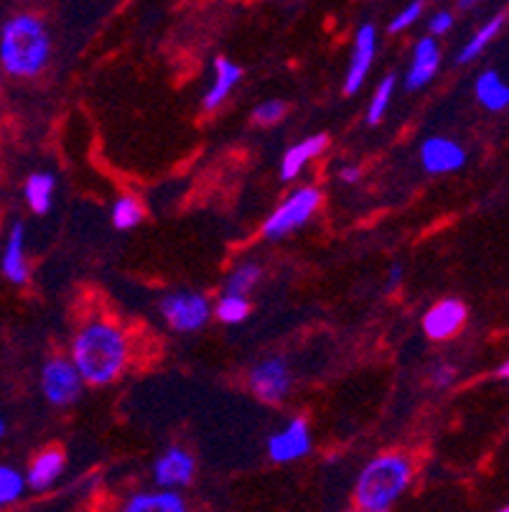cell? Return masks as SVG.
Here are the masks:
<instances>
[{
	"label": "cell",
	"instance_id": "obj_1",
	"mask_svg": "<svg viewBox=\"0 0 509 512\" xmlns=\"http://www.w3.org/2000/svg\"><path fill=\"white\" fill-rule=\"evenodd\" d=\"M128 362V339L110 321H90L72 342V365L82 383L107 385Z\"/></svg>",
	"mask_w": 509,
	"mask_h": 512
},
{
	"label": "cell",
	"instance_id": "obj_2",
	"mask_svg": "<svg viewBox=\"0 0 509 512\" xmlns=\"http://www.w3.org/2000/svg\"><path fill=\"white\" fill-rule=\"evenodd\" d=\"M51 36L31 13L11 16L0 29V69L16 79H31L49 64Z\"/></svg>",
	"mask_w": 509,
	"mask_h": 512
},
{
	"label": "cell",
	"instance_id": "obj_3",
	"mask_svg": "<svg viewBox=\"0 0 509 512\" xmlns=\"http://www.w3.org/2000/svg\"><path fill=\"white\" fill-rule=\"evenodd\" d=\"M413 469L405 456L385 454L372 459L367 467L359 472L357 487H354V502L357 510L387 512L390 505L408 490Z\"/></svg>",
	"mask_w": 509,
	"mask_h": 512
},
{
	"label": "cell",
	"instance_id": "obj_4",
	"mask_svg": "<svg viewBox=\"0 0 509 512\" xmlns=\"http://www.w3.org/2000/svg\"><path fill=\"white\" fill-rule=\"evenodd\" d=\"M321 204V192L314 189V186H303V189H296L286 202L280 204L273 214L263 225V235L268 240H280L286 237L288 232L298 230V227L306 225L311 220V214L319 209Z\"/></svg>",
	"mask_w": 509,
	"mask_h": 512
},
{
	"label": "cell",
	"instance_id": "obj_5",
	"mask_svg": "<svg viewBox=\"0 0 509 512\" xmlns=\"http://www.w3.org/2000/svg\"><path fill=\"white\" fill-rule=\"evenodd\" d=\"M161 316L168 327L174 332H196L202 329L204 324L212 316V306H209L207 296L191 291H179L171 293L161 301Z\"/></svg>",
	"mask_w": 509,
	"mask_h": 512
},
{
	"label": "cell",
	"instance_id": "obj_6",
	"mask_svg": "<svg viewBox=\"0 0 509 512\" xmlns=\"http://www.w3.org/2000/svg\"><path fill=\"white\" fill-rule=\"evenodd\" d=\"M82 385L77 367L64 357H54L41 370V390H44V398L51 406H72L74 400L82 395Z\"/></svg>",
	"mask_w": 509,
	"mask_h": 512
},
{
	"label": "cell",
	"instance_id": "obj_7",
	"mask_svg": "<svg viewBox=\"0 0 509 512\" xmlns=\"http://www.w3.org/2000/svg\"><path fill=\"white\" fill-rule=\"evenodd\" d=\"M250 390L260 403H280L291 393V370L283 360H263L250 370Z\"/></svg>",
	"mask_w": 509,
	"mask_h": 512
},
{
	"label": "cell",
	"instance_id": "obj_8",
	"mask_svg": "<svg viewBox=\"0 0 509 512\" xmlns=\"http://www.w3.org/2000/svg\"><path fill=\"white\" fill-rule=\"evenodd\" d=\"M377 51V31L372 23H362L354 36L352 59H349L347 77H344V95H357L359 87L364 85V79L370 74L372 59Z\"/></svg>",
	"mask_w": 509,
	"mask_h": 512
},
{
	"label": "cell",
	"instance_id": "obj_9",
	"mask_svg": "<svg viewBox=\"0 0 509 512\" xmlns=\"http://www.w3.org/2000/svg\"><path fill=\"white\" fill-rule=\"evenodd\" d=\"M196 474V462L194 456L189 454L181 446H171L168 451H163L161 456L153 464V479L161 490H176V487H186L191 484Z\"/></svg>",
	"mask_w": 509,
	"mask_h": 512
},
{
	"label": "cell",
	"instance_id": "obj_10",
	"mask_svg": "<svg viewBox=\"0 0 509 512\" xmlns=\"http://www.w3.org/2000/svg\"><path fill=\"white\" fill-rule=\"evenodd\" d=\"M311 451V431L303 418H293L288 426L268 439V456L278 464L296 462Z\"/></svg>",
	"mask_w": 509,
	"mask_h": 512
},
{
	"label": "cell",
	"instance_id": "obj_11",
	"mask_svg": "<svg viewBox=\"0 0 509 512\" xmlns=\"http://www.w3.org/2000/svg\"><path fill=\"white\" fill-rule=\"evenodd\" d=\"M420 164L428 174H451L466 164V151L451 138L433 136L420 146Z\"/></svg>",
	"mask_w": 509,
	"mask_h": 512
},
{
	"label": "cell",
	"instance_id": "obj_12",
	"mask_svg": "<svg viewBox=\"0 0 509 512\" xmlns=\"http://www.w3.org/2000/svg\"><path fill=\"white\" fill-rule=\"evenodd\" d=\"M464 321L466 306L459 299H446L433 306V309H428V314L423 316V332L436 339V342H443V339H451L454 334H459Z\"/></svg>",
	"mask_w": 509,
	"mask_h": 512
},
{
	"label": "cell",
	"instance_id": "obj_13",
	"mask_svg": "<svg viewBox=\"0 0 509 512\" xmlns=\"http://www.w3.org/2000/svg\"><path fill=\"white\" fill-rule=\"evenodd\" d=\"M438 67H441V49H438V41L431 39V36H423L413 49V62H410L408 74H405V90L415 92L420 90V87H426L428 82L436 77Z\"/></svg>",
	"mask_w": 509,
	"mask_h": 512
},
{
	"label": "cell",
	"instance_id": "obj_14",
	"mask_svg": "<svg viewBox=\"0 0 509 512\" xmlns=\"http://www.w3.org/2000/svg\"><path fill=\"white\" fill-rule=\"evenodd\" d=\"M23 240H26V227L23 222H16L8 232L6 250H3V260H0V268H3V276L8 278L16 286H23L28 281V263L26 253H23Z\"/></svg>",
	"mask_w": 509,
	"mask_h": 512
},
{
	"label": "cell",
	"instance_id": "obj_15",
	"mask_svg": "<svg viewBox=\"0 0 509 512\" xmlns=\"http://www.w3.org/2000/svg\"><path fill=\"white\" fill-rule=\"evenodd\" d=\"M120 512H186V502L176 490L138 492L123 502Z\"/></svg>",
	"mask_w": 509,
	"mask_h": 512
},
{
	"label": "cell",
	"instance_id": "obj_16",
	"mask_svg": "<svg viewBox=\"0 0 509 512\" xmlns=\"http://www.w3.org/2000/svg\"><path fill=\"white\" fill-rule=\"evenodd\" d=\"M64 472V454L59 449H46L41 451L34 459L31 469L26 474V487H31L34 492L49 490L56 479L62 477Z\"/></svg>",
	"mask_w": 509,
	"mask_h": 512
},
{
	"label": "cell",
	"instance_id": "obj_17",
	"mask_svg": "<svg viewBox=\"0 0 509 512\" xmlns=\"http://www.w3.org/2000/svg\"><path fill=\"white\" fill-rule=\"evenodd\" d=\"M326 143H329V138H326L324 133H319V136H311V138H306V141L296 143L293 148H288L286 156H283V161H280V179L283 181L296 179V176L306 169L308 161L324 151Z\"/></svg>",
	"mask_w": 509,
	"mask_h": 512
},
{
	"label": "cell",
	"instance_id": "obj_18",
	"mask_svg": "<svg viewBox=\"0 0 509 512\" xmlns=\"http://www.w3.org/2000/svg\"><path fill=\"white\" fill-rule=\"evenodd\" d=\"M240 79L242 69L237 67L235 62H230L227 57L214 59V82L207 90V95H204V107H207V110H214V107L222 105V102L230 97V92L235 90V85Z\"/></svg>",
	"mask_w": 509,
	"mask_h": 512
},
{
	"label": "cell",
	"instance_id": "obj_19",
	"mask_svg": "<svg viewBox=\"0 0 509 512\" xmlns=\"http://www.w3.org/2000/svg\"><path fill=\"white\" fill-rule=\"evenodd\" d=\"M474 92L476 100L482 102L487 110H492V113H499V110L509 107V85L497 72H492V69L476 79Z\"/></svg>",
	"mask_w": 509,
	"mask_h": 512
},
{
	"label": "cell",
	"instance_id": "obj_20",
	"mask_svg": "<svg viewBox=\"0 0 509 512\" xmlns=\"http://www.w3.org/2000/svg\"><path fill=\"white\" fill-rule=\"evenodd\" d=\"M54 186L56 179L51 174H31L26 179V186H23V194H26V204L31 207L34 214H46L51 209V202H54Z\"/></svg>",
	"mask_w": 509,
	"mask_h": 512
},
{
	"label": "cell",
	"instance_id": "obj_21",
	"mask_svg": "<svg viewBox=\"0 0 509 512\" xmlns=\"http://www.w3.org/2000/svg\"><path fill=\"white\" fill-rule=\"evenodd\" d=\"M502 26H504V16H502V13H499V16H494V18H489V21L482 26V29L476 31V34L471 36L469 41H466L464 49L459 51V57H456V59H459L461 64L474 62V59L479 57V54H482V51L487 49V46L492 44L494 39H497L499 31H502Z\"/></svg>",
	"mask_w": 509,
	"mask_h": 512
},
{
	"label": "cell",
	"instance_id": "obj_22",
	"mask_svg": "<svg viewBox=\"0 0 509 512\" xmlns=\"http://www.w3.org/2000/svg\"><path fill=\"white\" fill-rule=\"evenodd\" d=\"M263 271H260V265L255 263H245L240 268L230 273L227 283H224V296H237V299H247V293L255 288V283L260 281Z\"/></svg>",
	"mask_w": 509,
	"mask_h": 512
},
{
	"label": "cell",
	"instance_id": "obj_23",
	"mask_svg": "<svg viewBox=\"0 0 509 512\" xmlns=\"http://www.w3.org/2000/svg\"><path fill=\"white\" fill-rule=\"evenodd\" d=\"M143 220V207L133 197H120L112 204V227L115 230H133Z\"/></svg>",
	"mask_w": 509,
	"mask_h": 512
},
{
	"label": "cell",
	"instance_id": "obj_24",
	"mask_svg": "<svg viewBox=\"0 0 509 512\" xmlns=\"http://www.w3.org/2000/svg\"><path fill=\"white\" fill-rule=\"evenodd\" d=\"M26 492V477L18 469L0 464V507L13 505Z\"/></svg>",
	"mask_w": 509,
	"mask_h": 512
},
{
	"label": "cell",
	"instance_id": "obj_25",
	"mask_svg": "<svg viewBox=\"0 0 509 512\" xmlns=\"http://www.w3.org/2000/svg\"><path fill=\"white\" fill-rule=\"evenodd\" d=\"M392 92H395V74H385L382 82L377 85L375 95H372L370 110H367V123L377 125L382 120V115L387 113V105L392 100Z\"/></svg>",
	"mask_w": 509,
	"mask_h": 512
},
{
	"label": "cell",
	"instance_id": "obj_26",
	"mask_svg": "<svg viewBox=\"0 0 509 512\" xmlns=\"http://www.w3.org/2000/svg\"><path fill=\"white\" fill-rule=\"evenodd\" d=\"M250 316V301L237 296H222L217 304V319L222 324H240Z\"/></svg>",
	"mask_w": 509,
	"mask_h": 512
},
{
	"label": "cell",
	"instance_id": "obj_27",
	"mask_svg": "<svg viewBox=\"0 0 509 512\" xmlns=\"http://www.w3.org/2000/svg\"><path fill=\"white\" fill-rule=\"evenodd\" d=\"M288 105L286 102L280 100H268V102H260L255 110H252V120L258 125H275L283 120V115H286Z\"/></svg>",
	"mask_w": 509,
	"mask_h": 512
},
{
	"label": "cell",
	"instance_id": "obj_28",
	"mask_svg": "<svg viewBox=\"0 0 509 512\" xmlns=\"http://www.w3.org/2000/svg\"><path fill=\"white\" fill-rule=\"evenodd\" d=\"M423 8H426V3H410L408 8H405L403 13H398V16L392 18V23H390V34H400V31H408L410 26H413L415 21H418L420 18V13H423Z\"/></svg>",
	"mask_w": 509,
	"mask_h": 512
},
{
	"label": "cell",
	"instance_id": "obj_29",
	"mask_svg": "<svg viewBox=\"0 0 509 512\" xmlns=\"http://www.w3.org/2000/svg\"><path fill=\"white\" fill-rule=\"evenodd\" d=\"M451 26H454V16L448 11H441L436 13V16L431 18V23H428V31H431V39L433 36H443L451 31Z\"/></svg>",
	"mask_w": 509,
	"mask_h": 512
},
{
	"label": "cell",
	"instance_id": "obj_30",
	"mask_svg": "<svg viewBox=\"0 0 509 512\" xmlns=\"http://www.w3.org/2000/svg\"><path fill=\"white\" fill-rule=\"evenodd\" d=\"M454 367L448 365H438V370L433 372V385H438V388H448V385L454 383Z\"/></svg>",
	"mask_w": 509,
	"mask_h": 512
},
{
	"label": "cell",
	"instance_id": "obj_31",
	"mask_svg": "<svg viewBox=\"0 0 509 512\" xmlns=\"http://www.w3.org/2000/svg\"><path fill=\"white\" fill-rule=\"evenodd\" d=\"M359 176H362V171H359L357 166H344V169L339 171V179H342L344 184H357Z\"/></svg>",
	"mask_w": 509,
	"mask_h": 512
},
{
	"label": "cell",
	"instance_id": "obj_32",
	"mask_svg": "<svg viewBox=\"0 0 509 512\" xmlns=\"http://www.w3.org/2000/svg\"><path fill=\"white\" fill-rule=\"evenodd\" d=\"M494 375H497V377H502V380H509V360L504 362V365L499 367V370L494 372Z\"/></svg>",
	"mask_w": 509,
	"mask_h": 512
},
{
	"label": "cell",
	"instance_id": "obj_33",
	"mask_svg": "<svg viewBox=\"0 0 509 512\" xmlns=\"http://www.w3.org/2000/svg\"><path fill=\"white\" fill-rule=\"evenodd\" d=\"M400 276H403V271H400V268H392V273H390V286H395V283H400Z\"/></svg>",
	"mask_w": 509,
	"mask_h": 512
},
{
	"label": "cell",
	"instance_id": "obj_34",
	"mask_svg": "<svg viewBox=\"0 0 509 512\" xmlns=\"http://www.w3.org/2000/svg\"><path fill=\"white\" fill-rule=\"evenodd\" d=\"M6 434V423H3V418H0V436Z\"/></svg>",
	"mask_w": 509,
	"mask_h": 512
},
{
	"label": "cell",
	"instance_id": "obj_35",
	"mask_svg": "<svg viewBox=\"0 0 509 512\" xmlns=\"http://www.w3.org/2000/svg\"><path fill=\"white\" fill-rule=\"evenodd\" d=\"M0 90H3V69H0Z\"/></svg>",
	"mask_w": 509,
	"mask_h": 512
},
{
	"label": "cell",
	"instance_id": "obj_36",
	"mask_svg": "<svg viewBox=\"0 0 509 512\" xmlns=\"http://www.w3.org/2000/svg\"><path fill=\"white\" fill-rule=\"evenodd\" d=\"M499 512H509V505H507V507H502V510H499Z\"/></svg>",
	"mask_w": 509,
	"mask_h": 512
},
{
	"label": "cell",
	"instance_id": "obj_37",
	"mask_svg": "<svg viewBox=\"0 0 509 512\" xmlns=\"http://www.w3.org/2000/svg\"><path fill=\"white\" fill-rule=\"evenodd\" d=\"M354 512H370V510H354Z\"/></svg>",
	"mask_w": 509,
	"mask_h": 512
}]
</instances>
